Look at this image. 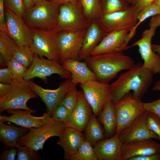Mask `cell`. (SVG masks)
<instances>
[{
    "mask_svg": "<svg viewBox=\"0 0 160 160\" xmlns=\"http://www.w3.org/2000/svg\"><path fill=\"white\" fill-rule=\"evenodd\" d=\"M153 91H160V79L156 81L152 89Z\"/></svg>",
    "mask_w": 160,
    "mask_h": 160,
    "instance_id": "cell-50",
    "label": "cell"
},
{
    "mask_svg": "<svg viewBox=\"0 0 160 160\" xmlns=\"http://www.w3.org/2000/svg\"><path fill=\"white\" fill-rule=\"evenodd\" d=\"M70 160H98V159L93 146L85 140Z\"/></svg>",
    "mask_w": 160,
    "mask_h": 160,
    "instance_id": "cell-33",
    "label": "cell"
},
{
    "mask_svg": "<svg viewBox=\"0 0 160 160\" xmlns=\"http://www.w3.org/2000/svg\"><path fill=\"white\" fill-rule=\"evenodd\" d=\"M132 38L130 31L116 30L108 33L91 52L90 55L124 51Z\"/></svg>",
    "mask_w": 160,
    "mask_h": 160,
    "instance_id": "cell-16",
    "label": "cell"
},
{
    "mask_svg": "<svg viewBox=\"0 0 160 160\" xmlns=\"http://www.w3.org/2000/svg\"><path fill=\"white\" fill-rule=\"evenodd\" d=\"M138 13L135 6L131 5L126 9L103 15L98 20L108 33L122 30L131 31L137 23Z\"/></svg>",
    "mask_w": 160,
    "mask_h": 160,
    "instance_id": "cell-10",
    "label": "cell"
},
{
    "mask_svg": "<svg viewBox=\"0 0 160 160\" xmlns=\"http://www.w3.org/2000/svg\"><path fill=\"white\" fill-rule=\"evenodd\" d=\"M156 29L150 27L146 29L143 32L140 39L128 46V49L136 46L138 47L139 52L143 60V65L154 75L160 74V55L155 52L151 47V39Z\"/></svg>",
    "mask_w": 160,
    "mask_h": 160,
    "instance_id": "cell-14",
    "label": "cell"
},
{
    "mask_svg": "<svg viewBox=\"0 0 160 160\" xmlns=\"http://www.w3.org/2000/svg\"><path fill=\"white\" fill-rule=\"evenodd\" d=\"M97 119L104 127L105 137H112L116 133L117 118L114 102L111 100L98 114Z\"/></svg>",
    "mask_w": 160,
    "mask_h": 160,
    "instance_id": "cell-25",
    "label": "cell"
},
{
    "mask_svg": "<svg viewBox=\"0 0 160 160\" xmlns=\"http://www.w3.org/2000/svg\"><path fill=\"white\" fill-rule=\"evenodd\" d=\"M57 142L64 150L63 157L70 160L71 156L85 141L83 134L74 128L67 127Z\"/></svg>",
    "mask_w": 160,
    "mask_h": 160,
    "instance_id": "cell-22",
    "label": "cell"
},
{
    "mask_svg": "<svg viewBox=\"0 0 160 160\" xmlns=\"http://www.w3.org/2000/svg\"><path fill=\"white\" fill-rule=\"evenodd\" d=\"M4 12L6 29L9 36L18 47H30L33 40L31 28L22 17L5 7Z\"/></svg>",
    "mask_w": 160,
    "mask_h": 160,
    "instance_id": "cell-12",
    "label": "cell"
},
{
    "mask_svg": "<svg viewBox=\"0 0 160 160\" xmlns=\"http://www.w3.org/2000/svg\"><path fill=\"white\" fill-rule=\"evenodd\" d=\"M151 47L155 52L159 54L160 55V45L151 44Z\"/></svg>",
    "mask_w": 160,
    "mask_h": 160,
    "instance_id": "cell-49",
    "label": "cell"
},
{
    "mask_svg": "<svg viewBox=\"0 0 160 160\" xmlns=\"http://www.w3.org/2000/svg\"><path fill=\"white\" fill-rule=\"evenodd\" d=\"M129 160H160V152L152 155L136 156Z\"/></svg>",
    "mask_w": 160,
    "mask_h": 160,
    "instance_id": "cell-44",
    "label": "cell"
},
{
    "mask_svg": "<svg viewBox=\"0 0 160 160\" xmlns=\"http://www.w3.org/2000/svg\"><path fill=\"white\" fill-rule=\"evenodd\" d=\"M66 127L63 122L52 119L40 127L29 129L28 133L19 139L17 143L38 151L43 149L45 142L49 138L53 136L59 137Z\"/></svg>",
    "mask_w": 160,
    "mask_h": 160,
    "instance_id": "cell-6",
    "label": "cell"
},
{
    "mask_svg": "<svg viewBox=\"0 0 160 160\" xmlns=\"http://www.w3.org/2000/svg\"><path fill=\"white\" fill-rule=\"evenodd\" d=\"M13 79V76L8 67L0 69V82L11 84Z\"/></svg>",
    "mask_w": 160,
    "mask_h": 160,
    "instance_id": "cell-41",
    "label": "cell"
},
{
    "mask_svg": "<svg viewBox=\"0 0 160 160\" xmlns=\"http://www.w3.org/2000/svg\"><path fill=\"white\" fill-rule=\"evenodd\" d=\"M147 113L148 126L152 131L158 136L160 141V119L152 112L147 111Z\"/></svg>",
    "mask_w": 160,
    "mask_h": 160,
    "instance_id": "cell-38",
    "label": "cell"
},
{
    "mask_svg": "<svg viewBox=\"0 0 160 160\" xmlns=\"http://www.w3.org/2000/svg\"><path fill=\"white\" fill-rule=\"evenodd\" d=\"M150 27L156 28L160 26V15H158L153 16L151 18L149 23Z\"/></svg>",
    "mask_w": 160,
    "mask_h": 160,
    "instance_id": "cell-47",
    "label": "cell"
},
{
    "mask_svg": "<svg viewBox=\"0 0 160 160\" xmlns=\"http://www.w3.org/2000/svg\"><path fill=\"white\" fill-rule=\"evenodd\" d=\"M43 0H33L34 4L35 5L40 2Z\"/></svg>",
    "mask_w": 160,
    "mask_h": 160,
    "instance_id": "cell-54",
    "label": "cell"
},
{
    "mask_svg": "<svg viewBox=\"0 0 160 160\" xmlns=\"http://www.w3.org/2000/svg\"><path fill=\"white\" fill-rule=\"evenodd\" d=\"M77 96L76 105L65 124L66 127L74 128L82 132L84 131L93 112L82 90H78Z\"/></svg>",
    "mask_w": 160,
    "mask_h": 160,
    "instance_id": "cell-20",
    "label": "cell"
},
{
    "mask_svg": "<svg viewBox=\"0 0 160 160\" xmlns=\"http://www.w3.org/2000/svg\"><path fill=\"white\" fill-rule=\"evenodd\" d=\"M80 86L93 113L97 116L105 105L112 100L109 84L95 80L81 84Z\"/></svg>",
    "mask_w": 160,
    "mask_h": 160,
    "instance_id": "cell-11",
    "label": "cell"
},
{
    "mask_svg": "<svg viewBox=\"0 0 160 160\" xmlns=\"http://www.w3.org/2000/svg\"><path fill=\"white\" fill-rule=\"evenodd\" d=\"M92 21L86 16L81 4L71 2L60 5L55 32L87 29Z\"/></svg>",
    "mask_w": 160,
    "mask_h": 160,
    "instance_id": "cell-5",
    "label": "cell"
},
{
    "mask_svg": "<svg viewBox=\"0 0 160 160\" xmlns=\"http://www.w3.org/2000/svg\"><path fill=\"white\" fill-rule=\"evenodd\" d=\"M154 0H137L133 5L136 7L139 12Z\"/></svg>",
    "mask_w": 160,
    "mask_h": 160,
    "instance_id": "cell-45",
    "label": "cell"
},
{
    "mask_svg": "<svg viewBox=\"0 0 160 160\" xmlns=\"http://www.w3.org/2000/svg\"><path fill=\"white\" fill-rule=\"evenodd\" d=\"M9 92L0 98V111L12 109L32 111L27 105L30 99L38 96L32 88L30 81L14 78Z\"/></svg>",
    "mask_w": 160,
    "mask_h": 160,
    "instance_id": "cell-4",
    "label": "cell"
},
{
    "mask_svg": "<svg viewBox=\"0 0 160 160\" xmlns=\"http://www.w3.org/2000/svg\"><path fill=\"white\" fill-rule=\"evenodd\" d=\"M61 64L71 73V81L74 84H83L90 80H97L95 74L84 61L67 59L63 61Z\"/></svg>",
    "mask_w": 160,
    "mask_h": 160,
    "instance_id": "cell-24",
    "label": "cell"
},
{
    "mask_svg": "<svg viewBox=\"0 0 160 160\" xmlns=\"http://www.w3.org/2000/svg\"><path fill=\"white\" fill-rule=\"evenodd\" d=\"M4 5L5 7L22 18L26 12L23 0H4Z\"/></svg>",
    "mask_w": 160,
    "mask_h": 160,
    "instance_id": "cell-37",
    "label": "cell"
},
{
    "mask_svg": "<svg viewBox=\"0 0 160 160\" xmlns=\"http://www.w3.org/2000/svg\"><path fill=\"white\" fill-rule=\"evenodd\" d=\"M113 102L117 118L116 133L118 134L145 111L141 100L134 98L130 92Z\"/></svg>",
    "mask_w": 160,
    "mask_h": 160,
    "instance_id": "cell-8",
    "label": "cell"
},
{
    "mask_svg": "<svg viewBox=\"0 0 160 160\" xmlns=\"http://www.w3.org/2000/svg\"><path fill=\"white\" fill-rule=\"evenodd\" d=\"M29 129L7 125L0 121V139L6 146L17 148L20 146L17 143L19 139L28 133Z\"/></svg>",
    "mask_w": 160,
    "mask_h": 160,
    "instance_id": "cell-26",
    "label": "cell"
},
{
    "mask_svg": "<svg viewBox=\"0 0 160 160\" xmlns=\"http://www.w3.org/2000/svg\"><path fill=\"white\" fill-rule=\"evenodd\" d=\"M84 14L90 21L98 20L103 15L99 0H81Z\"/></svg>",
    "mask_w": 160,
    "mask_h": 160,
    "instance_id": "cell-29",
    "label": "cell"
},
{
    "mask_svg": "<svg viewBox=\"0 0 160 160\" xmlns=\"http://www.w3.org/2000/svg\"><path fill=\"white\" fill-rule=\"evenodd\" d=\"M26 12L32 9L34 6L33 0H23Z\"/></svg>",
    "mask_w": 160,
    "mask_h": 160,
    "instance_id": "cell-48",
    "label": "cell"
},
{
    "mask_svg": "<svg viewBox=\"0 0 160 160\" xmlns=\"http://www.w3.org/2000/svg\"><path fill=\"white\" fill-rule=\"evenodd\" d=\"M4 0H0V31L7 32L4 12Z\"/></svg>",
    "mask_w": 160,
    "mask_h": 160,
    "instance_id": "cell-43",
    "label": "cell"
},
{
    "mask_svg": "<svg viewBox=\"0 0 160 160\" xmlns=\"http://www.w3.org/2000/svg\"></svg>",
    "mask_w": 160,
    "mask_h": 160,
    "instance_id": "cell-55",
    "label": "cell"
},
{
    "mask_svg": "<svg viewBox=\"0 0 160 160\" xmlns=\"http://www.w3.org/2000/svg\"><path fill=\"white\" fill-rule=\"evenodd\" d=\"M143 106L145 111L152 112L160 119V98L148 103H143Z\"/></svg>",
    "mask_w": 160,
    "mask_h": 160,
    "instance_id": "cell-40",
    "label": "cell"
},
{
    "mask_svg": "<svg viewBox=\"0 0 160 160\" xmlns=\"http://www.w3.org/2000/svg\"><path fill=\"white\" fill-rule=\"evenodd\" d=\"M127 3L130 5H133L136 2L137 0H125Z\"/></svg>",
    "mask_w": 160,
    "mask_h": 160,
    "instance_id": "cell-53",
    "label": "cell"
},
{
    "mask_svg": "<svg viewBox=\"0 0 160 160\" xmlns=\"http://www.w3.org/2000/svg\"><path fill=\"white\" fill-rule=\"evenodd\" d=\"M60 5L43 0L26 12L23 19L29 28L51 31L57 25Z\"/></svg>",
    "mask_w": 160,
    "mask_h": 160,
    "instance_id": "cell-3",
    "label": "cell"
},
{
    "mask_svg": "<svg viewBox=\"0 0 160 160\" xmlns=\"http://www.w3.org/2000/svg\"><path fill=\"white\" fill-rule=\"evenodd\" d=\"M158 15H160V8L153 1L142 9L138 13L137 24L130 31L132 37L135 36L137 28L141 23L149 17Z\"/></svg>",
    "mask_w": 160,
    "mask_h": 160,
    "instance_id": "cell-31",
    "label": "cell"
},
{
    "mask_svg": "<svg viewBox=\"0 0 160 160\" xmlns=\"http://www.w3.org/2000/svg\"><path fill=\"white\" fill-rule=\"evenodd\" d=\"M11 87V85L0 82V98L6 95L9 91Z\"/></svg>",
    "mask_w": 160,
    "mask_h": 160,
    "instance_id": "cell-46",
    "label": "cell"
},
{
    "mask_svg": "<svg viewBox=\"0 0 160 160\" xmlns=\"http://www.w3.org/2000/svg\"><path fill=\"white\" fill-rule=\"evenodd\" d=\"M153 75L142 63H135L109 84L112 100L113 102L119 100L131 91H132L134 98L141 100L152 84Z\"/></svg>",
    "mask_w": 160,
    "mask_h": 160,
    "instance_id": "cell-1",
    "label": "cell"
},
{
    "mask_svg": "<svg viewBox=\"0 0 160 160\" xmlns=\"http://www.w3.org/2000/svg\"><path fill=\"white\" fill-rule=\"evenodd\" d=\"M18 46L7 32L0 31V56L6 64L13 57Z\"/></svg>",
    "mask_w": 160,
    "mask_h": 160,
    "instance_id": "cell-28",
    "label": "cell"
},
{
    "mask_svg": "<svg viewBox=\"0 0 160 160\" xmlns=\"http://www.w3.org/2000/svg\"><path fill=\"white\" fill-rule=\"evenodd\" d=\"M122 143L115 133L99 141L93 147L98 160H119Z\"/></svg>",
    "mask_w": 160,
    "mask_h": 160,
    "instance_id": "cell-23",
    "label": "cell"
},
{
    "mask_svg": "<svg viewBox=\"0 0 160 160\" xmlns=\"http://www.w3.org/2000/svg\"><path fill=\"white\" fill-rule=\"evenodd\" d=\"M98 20L92 21L87 28L80 52L79 60L90 56L91 52L107 34Z\"/></svg>",
    "mask_w": 160,
    "mask_h": 160,
    "instance_id": "cell-21",
    "label": "cell"
},
{
    "mask_svg": "<svg viewBox=\"0 0 160 160\" xmlns=\"http://www.w3.org/2000/svg\"><path fill=\"white\" fill-rule=\"evenodd\" d=\"M71 113L65 107L59 105L55 110L51 117L53 120L60 121L65 123L68 121Z\"/></svg>",
    "mask_w": 160,
    "mask_h": 160,
    "instance_id": "cell-39",
    "label": "cell"
},
{
    "mask_svg": "<svg viewBox=\"0 0 160 160\" xmlns=\"http://www.w3.org/2000/svg\"><path fill=\"white\" fill-rule=\"evenodd\" d=\"M30 28L33 40L30 47L33 52L40 57L44 56L60 63L58 52L54 39L55 31Z\"/></svg>",
    "mask_w": 160,
    "mask_h": 160,
    "instance_id": "cell-13",
    "label": "cell"
},
{
    "mask_svg": "<svg viewBox=\"0 0 160 160\" xmlns=\"http://www.w3.org/2000/svg\"><path fill=\"white\" fill-rule=\"evenodd\" d=\"M17 160H40L42 158L36 151L28 146L20 145L17 148Z\"/></svg>",
    "mask_w": 160,
    "mask_h": 160,
    "instance_id": "cell-34",
    "label": "cell"
},
{
    "mask_svg": "<svg viewBox=\"0 0 160 160\" xmlns=\"http://www.w3.org/2000/svg\"><path fill=\"white\" fill-rule=\"evenodd\" d=\"M54 74H58L60 78L65 79H71V73L60 63L35 54L33 62L28 68L24 79L30 81L37 77L46 83L47 77Z\"/></svg>",
    "mask_w": 160,
    "mask_h": 160,
    "instance_id": "cell-9",
    "label": "cell"
},
{
    "mask_svg": "<svg viewBox=\"0 0 160 160\" xmlns=\"http://www.w3.org/2000/svg\"><path fill=\"white\" fill-rule=\"evenodd\" d=\"M7 66L11 72L14 78L23 79L28 68L12 58L7 62Z\"/></svg>",
    "mask_w": 160,
    "mask_h": 160,
    "instance_id": "cell-36",
    "label": "cell"
},
{
    "mask_svg": "<svg viewBox=\"0 0 160 160\" xmlns=\"http://www.w3.org/2000/svg\"><path fill=\"white\" fill-rule=\"evenodd\" d=\"M152 138L122 144L119 160H129L133 157L156 154L160 152V143Z\"/></svg>",
    "mask_w": 160,
    "mask_h": 160,
    "instance_id": "cell-19",
    "label": "cell"
},
{
    "mask_svg": "<svg viewBox=\"0 0 160 160\" xmlns=\"http://www.w3.org/2000/svg\"><path fill=\"white\" fill-rule=\"evenodd\" d=\"M17 150L16 149L12 148L6 149L2 152L1 154L0 160H14L17 155Z\"/></svg>",
    "mask_w": 160,
    "mask_h": 160,
    "instance_id": "cell-42",
    "label": "cell"
},
{
    "mask_svg": "<svg viewBox=\"0 0 160 160\" xmlns=\"http://www.w3.org/2000/svg\"><path fill=\"white\" fill-rule=\"evenodd\" d=\"M147 113V111H145L119 133L118 137L122 144L148 138L159 140L158 136L148 126Z\"/></svg>",
    "mask_w": 160,
    "mask_h": 160,
    "instance_id": "cell-17",
    "label": "cell"
},
{
    "mask_svg": "<svg viewBox=\"0 0 160 160\" xmlns=\"http://www.w3.org/2000/svg\"><path fill=\"white\" fill-rule=\"evenodd\" d=\"M81 0H65L64 3L71 2L81 5Z\"/></svg>",
    "mask_w": 160,
    "mask_h": 160,
    "instance_id": "cell-51",
    "label": "cell"
},
{
    "mask_svg": "<svg viewBox=\"0 0 160 160\" xmlns=\"http://www.w3.org/2000/svg\"><path fill=\"white\" fill-rule=\"evenodd\" d=\"M84 60L95 74L97 80L107 84L120 71L129 69L135 64L133 59L123 51L90 55Z\"/></svg>",
    "mask_w": 160,
    "mask_h": 160,
    "instance_id": "cell-2",
    "label": "cell"
},
{
    "mask_svg": "<svg viewBox=\"0 0 160 160\" xmlns=\"http://www.w3.org/2000/svg\"><path fill=\"white\" fill-rule=\"evenodd\" d=\"M77 85H74L70 89L59 104L65 107L71 113L75 108L77 102L78 90L76 88Z\"/></svg>",
    "mask_w": 160,
    "mask_h": 160,
    "instance_id": "cell-35",
    "label": "cell"
},
{
    "mask_svg": "<svg viewBox=\"0 0 160 160\" xmlns=\"http://www.w3.org/2000/svg\"><path fill=\"white\" fill-rule=\"evenodd\" d=\"M30 81L33 90L44 103L47 112L51 116L66 94L73 87L77 84H73L71 79H65L58 88L50 89H44L31 81Z\"/></svg>",
    "mask_w": 160,
    "mask_h": 160,
    "instance_id": "cell-15",
    "label": "cell"
},
{
    "mask_svg": "<svg viewBox=\"0 0 160 160\" xmlns=\"http://www.w3.org/2000/svg\"><path fill=\"white\" fill-rule=\"evenodd\" d=\"M103 15L126 9L131 5L125 0H99Z\"/></svg>",
    "mask_w": 160,
    "mask_h": 160,
    "instance_id": "cell-30",
    "label": "cell"
},
{
    "mask_svg": "<svg viewBox=\"0 0 160 160\" xmlns=\"http://www.w3.org/2000/svg\"><path fill=\"white\" fill-rule=\"evenodd\" d=\"M7 111L11 115L9 116L0 115V121L12 122L17 126L28 129L40 127L52 119L47 112L44 113L41 116L37 117L31 115V113H35L36 111L34 110L12 109Z\"/></svg>",
    "mask_w": 160,
    "mask_h": 160,
    "instance_id": "cell-18",
    "label": "cell"
},
{
    "mask_svg": "<svg viewBox=\"0 0 160 160\" xmlns=\"http://www.w3.org/2000/svg\"><path fill=\"white\" fill-rule=\"evenodd\" d=\"M35 55L30 47H18L14 53L13 58L28 68L33 62Z\"/></svg>",
    "mask_w": 160,
    "mask_h": 160,
    "instance_id": "cell-32",
    "label": "cell"
},
{
    "mask_svg": "<svg viewBox=\"0 0 160 160\" xmlns=\"http://www.w3.org/2000/svg\"><path fill=\"white\" fill-rule=\"evenodd\" d=\"M87 29L55 32L54 39L58 52L61 64L67 59L79 60Z\"/></svg>",
    "mask_w": 160,
    "mask_h": 160,
    "instance_id": "cell-7",
    "label": "cell"
},
{
    "mask_svg": "<svg viewBox=\"0 0 160 160\" xmlns=\"http://www.w3.org/2000/svg\"><path fill=\"white\" fill-rule=\"evenodd\" d=\"M97 116L93 113L92 114L84 130L85 140L93 146L105 137L104 130Z\"/></svg>",
    "mask_w": 160,
    "mask_h": 160,
    "instance_id": "cell-27",
    "label": "cell"
},
{
    "mask_svg": "<svg viewBox=\"0 0 160 160\" xmlns=\"http://www.w3.org/2000/svg\"><path fill=\"white\" fill-rule=\"evenodd\" d=\"M48 1L57 4L59 5L63 4L64 3L65 0H47Z\"/></svg>",
    "mask_w": 160,
    "mask_h": 160,
    "instance_id": "cell-52",
    "label": "cell"
}]
</instances>
